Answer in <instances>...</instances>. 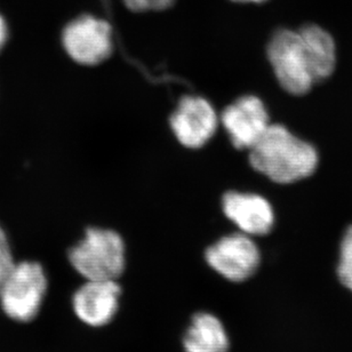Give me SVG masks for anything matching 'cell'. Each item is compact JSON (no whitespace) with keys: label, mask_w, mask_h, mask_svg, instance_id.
Masks as SVG:
<instances>
[{"label":"cell","mask_w":352,"mask_h":352,"mask_svg":"<svg viewBox=\"0 0 352 352\" xmlns=\"http://www.w3.org/2000/svg\"><path fill=\"white\" fill-rule=\"evenodd\" d=\"M250 151L253 168L279 184L305 179L315 173L318 166L315 146L293 135L283 125L269 126Z\"/></svg>","instance_id":"6da1fadb"},{"label":"cell","mask_w":352,"mask_h":352,"mask_svg":"<svg viewBox=\"0 0 352 352\" xmlns=\"http://www.w3.org/2000/svg\"><path fill=\"white\" fill-rule=\"evenodd\" d=\"M69 261L87 280H116L125 269V245L115 231L91 228L69 252Z\"/></svg>","instance_id":"7a4b0ae2"},{"label":"cell","mask_w":352,"mask_h":352,"mask_svg":"<svg viewBox=\"0 0 352 352\" xmlns=\"http://www.w3.org/2000/svg\"><path fill=\"white\" fill-rule=\"evenodd\" d=\"M46 289L47 279L41 264L15 263L0 286L3 311L16 322H31L39 312Z\"/></svg>","instance_id":"3957f363"},{"label":"cell","mask_w":352,"mask_h":352,"mask_svg":"<svg viewBox=\"0 0 352 352\" xmlns=\"http://www.w3.org/2000/svg\"><path fill=\"white\" fill-rule=\"evenodd\" d=\"M267 58L281 87L292 95H305L315 84L309 70L298 30L276 31L267 45Z\"/></svg>","instance_id":"277c9868"},{"label":"cell","mask_w":352,"mask_h":352,"mask_svg":"<svg viewBox=\"0 0 352 352\" xmlns=\"http://www.w3.org/2000/svg\"><path fill=\"white\" fill-rule=\"evenodd\" d=\"M62 44L74 61L96 65L105 61L113 50L111 25L100 17L82 15L67 24Z\"/></svg>","instance_id":"5b68a950"},{"label":"cell","mask_w":352,"mask_h":352,"mask_svg":"<svg viewBox=\"0 0 352 352\" xmlns=\"http://www.w3.org/2000/svg\"><path fill=\"white\" fill-rule=\"evenodd\" d=\"M207 263L228 280H248L261 262L258 248L246 234H229L210 246L205 253Z\"/></svg>","instance_id":"8992f818"},{"label":"cell","mask_w":352,"mask_h":352,"mask_svg":"<svg viewBox=\"0 0 352 352\" xmlns=\"http://www.w3.org/2000/svg\"><path fill=\"white\" fill-rule=\"evenodd\" d=\"M219 117L210 102L200 96H184L170 118V127L182 146L198 149L217 132Z\"/></svg>","instance_id":"52a82bcc"},{"label":"cell","mask_w":352,"mask_h":352,"mask_svg":"<svg viewBox=\"0 0 352 352\" xmlns=\"http://www.w3.org/2000/svg\"><path fill=\"white\" fill-rule=\"evenodd\" d=\"M221 122L238 149L251 150L271 125L263 102L253 95L238 98L224 109Z\"/></svg>","instance_id":"ba28073f"},{"label":"cell","mask_w":352,"mask_h":352,"mask_svg":"<svg viewBox=\"0 0 352 352\" xmlns=\"http://www.w3.org/2000/svg\"><path fill=\"white\" fill-rule=\"evenodd\" d=\"M120 293L116 280H88L74 295L76 315L93 327L107 325L117 314Z\"/></svg>","instance_id":"9c48e42d"},{"label":"cell","mask_w":352,"mask_h":352,"mask_svg":"<svg viewBox=\"0 0 352 352\" xmlns=\"http://www.w3.org/2000/svg\"><path fill=\"white\" fill-rule=\"evenodd\" d=\"M224 214L243 234L264 236L272 230L274 213L270 203L255 193L228 192L223 197Z\"/></svg>","instance_id":"30bf717a"},{"label":"cell","mask_w":352,"mask_h":352,"mask_svg":"<svg viewBox=\"0 0 352 352\" xmlns=\"http://www.w3.org/2000/svg\"><path fill=\"white\" fill-rule=\"evenodd\" d=\"M298 34L315 84L329 78L336 65V46L332 36L317 24H307Z\"/></svg>","instance_id":"8fae6325"},{"label":"cell","mask_w":352,"mask_h":352,"mask_svg":"<svg viewBox=\"0 0 352 352\" xmlns=\"http://www.w3.org/2000/svg\"><path fill=\"white\" fill-rule=\"evenodd\" d=\"M183 344L186 352H228L230 348L222 322L206 312H200L193 317Z\"/></svg>","instance_id":"7c38bea8"},{"label":"cell","mask_w":352,"mask_h":352,"mask_svg":"<svg viewBox=\"0 0 352 352\" xmlns=\"http://www.w3.org/2000/svg\"><path fill=\"white\" fill-rule=\"evenodd\" d=\"M336 277L339 279L340 284L352 293V226L346 229L340 245Z\"/></svg>","instance_id":"4fadbf2b"},{"label":"cell","mask_w":352,"mask_h":352,"mask_svg":"<svg viewBox=\"0 0 352 352\" xmlns=\"http://www.w3.org/2000/svg\"><path fill=\"white\" fill-rule=\"evenodd\" d=\"M14 263L13 255L10 252V244L7 241L6 234L3 229L0 228V286L3 280L6 279L7 276L10 274L13 269Z\"/></svg>","instance_id":"5bb4252c"},{"label":"cell","mask_w":352,"mask_h":352,"mask_svg":"<svg viewBox=\"0 0 352 352\" xmlns=\"http://www.w3.org/2000/svg\"><path fill=\"white\" fill-rule=\"evenodd\" d=\"M125 6L133 12L164 10L173 5L175 0H122Z\"/></svg>","instance_id":"9a60e30c"},{"label":"cell","mask_w":352,"mask_h":352,"mask_svg":"<svg viewBox=\"0 0 352 352\" xmlns=\"http://www.w3.org/2000/svg\"><path fill=\"white\" fill-rule=\"evenodd\" d=\"M7 37H8L7 24L3 20V17L0 15V50L3 47V45L6 43Z\"/></svg>","instance_id":"2e32d148"},{"label":"cell","mask_w":352,"mask_h":352,"mask_svg":"<svg viewBox=\"0 0 352 352\" xmlns=\"http://www.w3.org/2000/svg\"><path fill=\"white\" fill-rule=\"evenodd\" d=\"M232 1H236V3H264V1H267V0H232Z\"/></svg>","instance_id":"e0dca14e"}]
</instances>
